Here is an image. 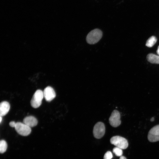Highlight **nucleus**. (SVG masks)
<instances>
[{"mask_svg":"<svg viewBox=\"0 0 159 159\" xmlns=\"http://www.w3.org/2000/svg\"><path fill=\"white\" fill-rule=\"evenodd\" d=\"M102 32L100 29H96L90 31L86 37L87 42L90 44H94L97 43L101 38Z\"/></svg>","mask_w":159,"mask_h":159,"instance_id":"nucleus-1","label":"nucleus"},{"mask_svg":"<svg viewBox=\"0 0 159 159\" xmlns=\"http://www.w3.org/2000/svg\"><path fill=\"white\" fill-rule=\"evenodd\" d=\"M110 142L112 144L122 149H126L128 145L127 140L125 138L119 136L112 137L110 140Z\"/></svg>","mask_w":159,"mask_h":159,"instance_id":"nucleus-2","label":"nucleus"},{"mask_svg":"<svg viewBox=\"0 0 159 159\" xmlns=\"http://www.w3.org/2000/svg\"><path fill=\"white\" fill-rule=\"evenodd\" d=\"M43 91L40 90H36L34 94L31 101L32 107L37 108L41 105L42 101L44 98Z\"/></svg>","mask_w":159,"mask_h":159,"instance_id":"nucleus-3","label":"nucleus"},{"mask_svg":"<svg viewBox=\"0 0 159 159\" xmlns=\"http://www.w3.org/2000/svg\"><path fill=\"white\" fill-rule=\"evenodd\" d=\"M14 128L17 132L22 136H27L31 132V127L23 122H16Z\"/></svg>","mask_w":159,"mask_h":159,"instance_id":"nucleus-4","label":"nucleus"},{"mask_svg":"<svg viewBox=\"0 0 159 159\" xmlns=\"http://www.w3.org/2000/svg\"><path fill=\"white\" fill-rule=\"evenodd\" d=\"M105 132V127L102 122H98L95 125L93 129L94 137L96 138L100 139L104 135Z\"/></svg>","mask_w":159,"mask_h":159,"instance_id":"nucleus-5","label":"nucleus"},{"mask_svg":"<svg viewBox=\"0 0 159 159\" xmlns=\"http://www.w3.org/2000/svg\"><path fill=\"white\" fill-rule=\"evenodd\" d=\"M120 118V115L119 112L117 110H114L112 112L109 118L110 125L114 127L118 126L121 123Z\"/></svg>","mask_w":159,"mask_h":159,"instance_id":"nucleus-6","label":"nucleus"},{"mask_svg":"<svg viewBox=\"0 0 159 159\" xmlns=\"http://www.w3.org/2000/svg\"><path fill=\"white\" fill-rule=\"evenodd\" d=\"M148 138L149 141L152 142L159 141V125L150 129L148 133Z\"/></svg>","mask_w":159,"mask_h":159,"instance_id":"nucleus-7","label":"nucleus"},{"mask_svg":"<svg viewBox=\"0 0 159 159\" xmlns=\"http://www.w3.org/2000/svg\"><path fill=\"white\" fill-rule=\"evenodd\" d=\"M44 97L45 100L50 102L56 97V93L53 89L50 86H48L44 89L43 91Z\"/></svg>","mask_w":159,"mask_h":159,"instance_id":"nucleus-8","label":"nucleus"},{"mask_svg":"<svg viewBox=\"0 0 159 159\" xmlns=\"http://www.w3.org/2000/svg\"><path fill=\"white\" fill-rule=\"evenodd\" d=\"M23 122L31 127L36 126L37 124L38 121L34 116H29L24 118Z\"/></svg>","mask_w":159,"mask_h":159,"instance_id":"nucleus-9","label":"nucleus"},{"mask_svg":"<svg viewBox=\"0 0 159 159\" xmlns=\"http://www.w3.org/2000/svg\"><path fill=\"white\" fill-rule=\"evenodd\" d=\"M10 108L9 103L6 101H3L0 104V116L5 115L9 112Z\"/></svg>","mask_w":159,"mask_h":159,"instance_id":"nucleus-10","label":"nucleus"},{"mask_svg":"<svg viewBox=\"0 0 159 159\" xmlns=\"http://www.w3.org/2000/svg\"><path fill=\"white\" fill-rule=\"evenodd\" d=\"M147 59L149 62L152 63L159 64V55L149 54L147 55Z\"/></svg>","mask_w":159,"mask_h":159,"instance_id":"nucleus-11","label":"nucleus"},{"mask_svg":"<svg viewBox=\"0 0 159 159\" xmlns=\"http://www.w3.org/2000/svg\"><path fill=\"white\" fill-rule=\"evenodd\" d=\"M157 39L154 36L150 37L147 40L146 45L147 47H153L156 43Z\"/></svg>","mask_w":159,"mask_h":159,"instance_id":"nucleus-12","label":"nucleus"},{"mask_svg":"<svg viewBox=\"0 0 159 159\" xmlns=\"http://www.w3.org/2000/svg\"><path fill=\"white\" fill-rule=\"evenodd\" d=\"M7 147L6 142L4 140H1L0 142V152L1 153H4L6 150Z\"/></svg>","mask_w":159,"mask_h":159,"instance_id":"nucleus-13","label":"nucleus"},{"mask_svg":"<svg viewBox=\"0 0 159 159\" xmlns=\"http://www.w3.org/2000/svg\"><path fill=\"white\" fill-rule=\"evenodd\" d=\"M122 150L119 148L116 147L113 148L112 151L116 156L120 157L123 154Z\"/></svg>","mask_w":159,"mask_h":159,"instance_id":"nucleus-14","label":"nucleus"},{"mask_svg":"<svg viewBox=\"0 0 159 159\" xmlns=\"http://www.w3.org/2000/svg\"><path fill=\"white\" fill-rule=\"evenodd\" d=\"M113 157L112 153L110 151H108L104 155V159H111Z\"/></svg>","mask_w":159,"mask_h":159,"instance_id":"nucleus-15","label":"nucleus"},{"mask_svg":"<svg viewBox=\"0 0 159 159\" xmlns=\"http://www.w3.org/2000/svg\"><path fill=\"white\" fill-rule=\"evenodd\" d=\"M16 123L14 121H11L9 123V125L13 127H15V125H16Z\"/></svg>","mask_w":159,"mask_h":159,"instance_id":"nucleus-16","label":"nucleus"},{"mask_svg":"<svg viewBox=\"0 0 159 159\" xmlns=\"http://www.w3.org/2000/svg\"><path fill=\"white\" fill-rule=\"evenodd\" d=\"M119 159H127V158L125 157L122 155L120 157Z\"/></svg>","mask_w":159,"mask_h":159,"instance_id":"nucleus-17","label":"nucleus"},{"mask_svg":"<svg viewBox=\"0 0 159 159\" xmlns=\"http://www.w3.org/2000/svg\"><path fill=\"white\" fill-rule=\"evenodd\" d=\"M157 53L158 55H159V45L158 46L157 50Z\"/></svg>","mask_w":159,"mask_h":159,"instance_id":"nucleus-18","label":"nucleus"},{"mask_svg":"<svg viewBox=\"0 0 159 159\" xmlns=\"http://www.w3.org/2000/svg\"><path fill=\"white\" fill-rule=\"evenodd\" d=\"M150 120V121H152H152H154V117H152V118H151Z\"/></svg>","mask_w":159,"mask_h":159,"instance_id":"nucleus-19","label":"nucleus"},{"mask_svg":"<svg viewBox=\"0 0 159 159\" xmlns=\"http://www.w3.org/2000/svg\"><path fill=\"white\" fill-rule=\"evenodd\" d=\"M2 117L0 116V122L1 123L2 120Z\"/></svg>","mask_w":159,"mask_h":159,"instance_id":"nucleus-20","label":"nucleus"}]
</instances>
